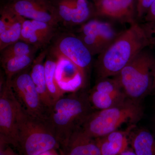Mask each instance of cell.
I'll return each mask as SVG.
<instances>
[{
  "mask_svg": "<svg viewBox=\"0 0 155 155\" xmlns=\"http://www.w3.org/2000/svg\"><path fill=\"white\" fill-rule=\"evenodd\" d=\"M155 45L149 28L139 22L121 31L97 57L94 65L97 81L114 77L146 48Z\"/></svg>",
  "mask_w": 155,
  "mask_h": 155,
  "instance_id": "1",
  "label": "cell"
},
{
  "mask_svg": "<svg viewBox=\"0 0 155 155\" xmlns=\"http://www.w3.org/2000/svg\"><path fill=\"white\" fill-rule=\"evenodd\" d=\"M68 93L54 103L49 109L46 119L52 128L60 147L80 127L85 117L95 110L89 101L87 93L79 90Z\"/></svg>",
  "mask_w": 155,
  "mask_h": 155,
  "instance_id": "2",
  "label": "cell"
},
{
  "mask_svg": "<svg viewBox=\"0 0 155 155\" xmlns=\"http://www.w3.org/2000/svg\"><path fill=\"white\" fill-rule=\"evenodd\" d=\"M143 115L140 103L127 99L112 107L94 110L85 117L79 129L94 138L119 130L125 124L136 125Z\"/></svg>",
  "mask_w": 155,
  "mask_h": 155,
  "instance_id": "3",
  "label": "cell"
},
{
  "mask_svg": "<svg viewBox=\"0 0 155 155\" xmlns=\"http://www.w3.org/2000/svg\"><path fill=\"white\" fill-rule=\"evenodd\" d=\"M147 48L114 76L127 98L140 103L155 87V56Z\"/></svg>",
  "mask_w": 155,
  "mask_h": 155,
  "instance_id": "4",
  "label": "cell"
},
{
  "mask_svg": "<svg viewBox=\"0 0 155 155\" xmlns=\"http://www.w3.org/2000/svg\"><path fill=\"white\" fill-rule=\"evenodd\" d=\"M17 129L18 150L21 155H38L50 150L60 149V143L47 121L29 115L21 104Z\"/></svg>",
  "mask_w": 155,
  "mask_h": 155,
  "instance_id": "5",
  "label": "cell"
},
{
  "mask_svg": "<svg viewBox=\"0 0 155 155\" xmlns=\"http://www.w3.org/2000/svg\"><path fill=\"white\" fill-rule=\"evenodd\" d=\"M20 105L10 81L2 76L0 87V144L9 145L17 150V116Z\"/></svg>",
  "mask_w": 155,
  "mask_h": 155,
  "instance_id": "6",
  "label": "cell"
},
{
  "mask_svg": "<svg viewBox=\"0 0 155 155\" xmlns=\"http://www.w3.org/2000/svg\"><path fill=\"white\" fill-rule=\"evenodd\" d=\"M30 67L8 80L15 97L26 113L36 118L46 119L49 109L43 104L37 91L30 75Z\"/></svg>",
  "mask_w": 155,
  "mask_h": 155,
  "instance_id": "7",
  "label": "cell"
},
{
  "mask_svg": "<svg viewBox=\"0 0 155 155\" xmlns=\"http://www.w3.org/2000/svg\"><path fill=\"white\" fill-rule=\"evenodd\" d=\"M80 26L77 36L93 56L102 53L121 32L116 31L110 22L97 18L90 19Z\"/></svg>",
  "mask_w": 155,
  "mask_h": 155,
  "instance_id": "8",
  "label": "cell"
},
{
  "mask_svg": "<svg viewBox=\"0 0 155 155\" xmlns=\"http://www.w3.org/2000/svg\"><path fill=\"white\" fill-rule=\"evenodd\" d=\"M92 107L96 110L120 104L127 98L116 78L97 81L95 85L87 92Z\"/></svg>",
  "mask_w": 155,
  "mask_h": 155,
  "instance_id": "9",
  "label": "cell"
},
{
  "mask_svg": "<svg viewBox=\"0 0 155 155\" xmlns=\"http://www.w3.org/2000/svg\"><path fill=\"white\" fill-rule=\"evenodd\" d=\"M25 19L46 22L57 26L59 22L54 7L50 0H26L8 2L4 6Z\"/></svg>",
  "mask_w": 155,
  "mask_h": 155,
  "instance_id": "10",
  "label": "cell"
},
{
  "mask_svg": "<svg viewBox=\"0 0 155 155\" xmlns=\"http://www.w3.org/2000/svg\"><path fill=\"white\" fill-rule=\"evenodd\" d=\"M52 49L75 64L86 80L87 74L92 62L93 56L77 35H62L58 39Z\"/></svg>",
  "mask_w": 155,
  "mask_h": 155,
  "instance_id": "11",
  "label": "cell"
},
{
  "mask_svg": "<svg viewBox=\"0 0 155 155\" xmlns=\"http://www.w3.org/2000/svg\"><path fill=\"white\" fill-rule=\"evenodd\" d=\"M94 16L130 25L137 22L136 0H101L94 4Z\"/></svg>",
  "mask_w": 155,
  "mask_h": 155,
  "instance_id": "12",
  "label": "cell"
},
{
  "mask_svg": "<svg viewBox=\"0 0 155 155\" xmlns=\"http://www.w3.org/2000/svg\"><path fill=\"white\" fill-rule=\"evenodd\" d=\"M59 22L67 26L81 25L94 16V8L88 0H50Z\"/></svg>",
  "mask_w": 155,
  "mask_h": 155,
  "instance_id": "13",
  "label": "cell"
},
{
  "mask_svg": "<svg viewBox=\"0 0 155 155\" xmlns=\"http://www.w3.org/2000/svg\"><path fill=\"white\" fill-rule=\"evenodd\" d=\"M51 51L57 58L56 78L60 88L66 93L79 91L85 81L80 70L68 58L52 48Z\"/></svg>",
  "mask_w": 155,
  "mask_h": 155,
  "instance_id": "14",
  "label": "cell"
},
{
  "mask_svg": "<svg viewBox=\"0 0 155 155\" xmlns=\"http://www.w3.org/2000/svg\"><path fill=\"white\" fill-rule=\"evenodd\" d=\"M24 17L14 14L5 7L1 10L0 50L19 40Z\"/></svg>",
  "mask_w": 155,
  "mask_h": 155,
  "instance_id": "15",
  "label": "cell"
},
{
  "mask_svg": "<svg viewBox=\"0 0 155 155\" xmlns=\"http://www.w3.org/2000/svg\"><path fill=\"white\" fill-rule=\"evenodd\" d=\"M59 150L61 155H102L95 139L87 135L79 128Z\"/></svg>",
  "mask_w": 155,
  "mask_h": 155,
  "instance_id": "16",
  "label": "cell"
},
{
  "mask_svg": "<svg viewBox=\"0 0 155 155\" xmlns=\"http://www.w3.org/2000/svg\"><path fill=\"white\" fill-rule=\"evenodd\" d=\"M137 125L128 126L125 130H118L96 138L102 155H117L128 149L130 130Z\"/></svg>",
  "mask_w": 155,
  "mask_h": 155,
  "instance_id": "17",
  "label": "cell"
},
{
  "mask_svg": "<svg viewBox=\"0 0 155 155\" xmlns=\"http://www.w3.org/2000/svg\"><path fill=\"white\" fill-rule=\"evenodd\" d=\"M46 54V52H42L35 59L31 66L30 74L43 104L49 109L54 101L49 92L45 76L44 64Z\"/></svg>",
  "mask_w": 155,
  "mask_h": 155,
  "instance_id": "18",
  "label": "cell"
},
{
  "mask_svg": "<svg viewBox=\"0 0 155 155\" xmlns=\"http://www.w3.org/2000/svg\"><path fill=\"white\" fill-rule=\"evenodd\" d=\"M129 142L137 155H155V134L152 130L136 125L130 130Z\"/></svg>",
  "mask_w": 155,
  "mask_h": 155,
  "instance_id": "19",
  "label": "cell"
},
{
  "mask_svg": "<svg viewBox=\"0 0 155 155\" xmlns=\"http://www.w3.org/2000/svg\"><path fill=\"white\" fill-rule=\"evenodd\" d=\"M51 55L46 57L45 61V76L48 90L54 103L66 94L58 85L56 78L57 58L51 51Z\"/></svg>",
  "mask_w": 155,
  "mask_h": 155,
  "instance_id": "20",
  "label": "cell"
},
{
  "mask_svg": "<svg viewBox=\"0 0 155 155\" xmlns=\"http://www.w3.org/2000/svg\"><path fill=\"white\" fill-rule=\"evenodd\" d=\"M35 59V54L14 57L1 62L6 79L11 80L19 72L30 68Z\"/></svg>",
  "mask_w": 155,
  "mask_h": 155,
  "instance_id": "21",
  "label": "cell"
},
{
  "mask_svg": "<svg viewBox=\"0 0 155 155\" xmlns=\"http://www.w3.org/2000/svg\"><path fill=\"white\" fill-rule=\"evenodd\" d=\"M38 49L19 40L1 51V62L14 57L35 54Z\"/></svg>",
  "mask_w": 155,
  "mask_h": 155,
  "instance_id": "22",
  "label": "cell"
},
{
  "mask_svg": "<svg viewBox=\"0 0 155 155\" xmlns=\"http://www.w3.org/2000/svg\"><path fill=\"white\" fill-rule=\"evenodd\" d=\"M20 40L39 48L47 45L44 39L34 28L31 20L23 18Z\"/></svg>",
  "mask_w": 155,
  "mask_h": 155,
  "instance_id": "23",
  "label": "cell"
},
{
  "mask_svg": "<svg viewBox=\"0 0 155 155\" xmlns=\"http://www.w3.org/2000/svg\"><path fill=\"white\" fill-rule=\"evenodd\" d=\"M31 21L34 28L47 44L55 34L56 26L46 22L36 20H31Z\"/></svg>",
  "mask_w": 155,
  "mask_h": 155,
  "instance_id": "24",
  "label": "cell"
},
{
  "mask_svg": "<svg viewBox=\"0 0 155 155\" xmlns=\"http://www.w3.org/2000/svg\"><path fill=\"white\" fill-rule=\"evenodd\" d=\"M144 19L145 23L155 25V1L149 9Z\"/></svg>",
  "mask_w": 155,
  "mask_h": 155,
  "instance_id": "25",
  "label": "cell"
},
{
  "mask_svg": "<svg viewBox=\"0 0 155 155\" xmlns=\"http://www.w3.org/2000/svg\"><path fill=\"white\" fill-rule=\"evenodd\" d=\"M0 155H19L12 149L11 145L0 144Z\"/></svg>",
  "mask_w": 155,
  "mask_h": 155,
  "instance_id": "26",
  "label": "cell"
},
{
  "mask_svg": "<svg viewBox=\"0 0 155 155\" xmlns=\"http://www.w3.org/2000/svg\"><path fill=\"white\" fill-rule=\"evenodd\" d=\"M58 150L53 149L45 152L38 155H61V153L58 152Z\"/></svg>",
  "mask_w": 155,
  "mask_h": 155,
  "instance_id": "27",
  "label": "cell"
},
{
  "mask_svg": "<svg viewBox=\"0 0 155 155\" xmlns=\"http://www.w3.org/2000/svg\"><path fill=\"white\" fill-rule=\"evenodd\" d=\"M145 24H146L149 28L150 31L151 33L155 43V25H150V24H146V23H145Z\"/></svg>",
  "mask_w": 155,
  "mask_h": 155,
  "instance_id": "28",
  "label": "cell"
},
{
  "mask_svg": "<svg viewBox=\"0 0 155 155\" xmlns=\"http://www.w3.org/2000/svg\"><path fill=\"white\" fill-rule=\"evenodd\" d=\"M117 155H137L136 154L131 148L129 149L124 151L123 152L120 153Z\"/></svg>",
  "mask_w": 155,
  "mask_h": 155,
  "instance_id": "29",
  "label": "cell"
},
{
  "mask_svg": "<svg viewBox=\"0 0 155 155\" xmlns=\"http://www.w3.org/2000/svg\"><path fill=\"white\" fill-rule=\"evenodd\" d=\"M152 130L155 134V116L154 117L152 121Z\"/></svg>",
  "mask_w": 155,
  "mask_h": 155,
  "instance_id": "30",
  "label": "cell"
},
{
  "mask_svg": "<svg viewBox=\"0 0 155 155\" xmlns=\"http://www.w3.org/2000/svg\"><path fill=\"white\" fill-rule=\"evenodd\" d=\"M137 1V5H139V4H140V3L142 2L143 0H136Z\"/></svg>",
  "mask_w": 155,
  "mask_h": 155,
  "instance_id": "31",
  "label": "cell"
},
{
  "mask_svg": "<svg viewBox=\"0 0 155 155\" xmlns=\"http://www.w3.org/2000/svg\"><path fill=\"white\" fill-rule=\"evenodd\" d=\"M91 1H92L93 2L94 4V3H96L97 2H99V1H101V0H91Z\"/></svg>",
  "mask_w": 155,
  "mask_h": 155,
  "instance_id": "32",
  "label": "cell"
},
{
  "mask_svg": "<svg viewBox=\"0 0 155 155\" xmlns=\"http://www.w3.org/2000/svg\"><path fill=\"white\" fill-rule=\"evenodd\" d=\"M26 1V0H8L9 2H13V1Z\"/></svg>",
  "mask_w": 155,
  "mask_h": 155,
  "instance_id": "33",
  "label": "cell"
},
{
  "mask_svg": "<svg viewBox=\"0 0 155 155\" xmlns=\"http://www.w3.org/2000/svg\"><path fill=\"white\" fill-rule=\"evenodd\" d=\"M152 94L155 95V87L153 91Z\"/></svg>",
  "mask_w": 155,
  "mask_h": 155,
  "instance_id": "34",
  "label": "cell"
},
{
  "mask_svg": "<svg viewBox=\"0 0 155 155\" xmlns=\"http://www.w3.org/2000/svg\"><path fill=\"white\" fill-rule=\"evenodd\" d=\"M154 107H155V104H154Z\"/></svg>",
  "mask_w": 155,
  "mask_h": 155,
  "instance_id": "35",
  "label": "cell"
}]
</instances>
